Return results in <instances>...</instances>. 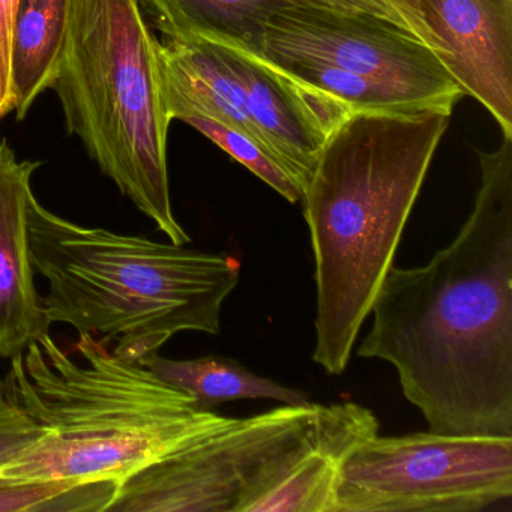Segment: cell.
<instances>
[{"label":"cell","instance_id":"cell-11","mask_svg":"<svg viewBox=\"0 0 512 512\" xmlns=\"http://www.w3.org/2000/svg\"><path fill=\"white\" fill-rule=\"evenodd\" d=\"M379 434V421L355 403L319 404L304 439L284 455L245 512H337V485L350 452Z\"/></svg>","mask_w":512,"mask_h":512},{"label":"cell","instance_id":"cell-6","mask_svg":"<svg viewBox=\"0 0 512 512\" xmlns=\"http://www.w3.org/2000/svg\"><path fill=\"white\" fill-rule=\"evenodd\" d=\"M512 496V436L379 434L341 467L337 512H476Z\"/></svg>","mask_w":512,"mask_h":512},{"label":"cell","instance_id":"cell-7","mask_svg":"<svg viewBox=\"0 0 512 512\" xmlns=\"http://www.w3.org/2000/svg\"><path fill=\"white\" fill-rule=\"evenodd\" d=\"M319 404L229 418L128 476L107 511L245 512L284 455L313 427Z\"/></svg>","mask_w":512,"mask_h":512},{"label":"cell","instance_id":"cell-12","mask_svg":"<svg viewBox=\"0 0 512 512\" xmlns=\"http://www.w3.org/2000/svg\"><path fill=\"white\" fill-rule=\"evenodd\" d=\"M35 161H19L7 140L0 142V361L22 355L49 334L29 241V202Z\"/></svg>","mask_w":512,"mask_h":512},{"label":"cell","instance_id":"cell-10","mask_svg":"<svg viewBox=\"0 0 512 512\" xmlns=\"http://www.w3.org/2000/svg\"><path fill=\"white\" fill-rule=\"evenodd\" d=\"M203 40L217 47L241 83L266 145L304 193L323 143L353 113L245 47L218 38Z\"/></svg>","mask_w":512,"mask_h":512},{"label":"cell","instance_id":"cell-15","mask_svg":"<svg viewBox=\"0 0 512 512\" xmlns=\"http://www.w3.org/2000/svg\"><path fill=\"white\" fill-rule=\"evenodd\" d=\"M143 365L164 382L187 392L203 409L212 410L218 404L242 398H268L290 406L310 403L302 392L257 376L244 365L224 356L178 361L155 353Z\"/></svg>","mask_w":512,"mask_h":512},{"label":"cell","instance_id":"cell-5","mask_svg":"<svg viewBox=\"0 0 512 512\" xmlns=\"http://www.w3.org/2000/svg\"><path fill=\"white\" fill-rule=\"evenodd\" d=\"M158 38L139 0H71L52 89L68 133L172 244L191 241L173 214Z\"/></svg>","mask_w":512,"mask_h":512},{"label":"cell","instance_id":"cell-14","mask_svg":"<svg viewBox=\"0 0 512 512\" xmlns=\"http://www.w3.org/2000/svg\"><path fill=\"white\" fill-rule=\"evenodd\" d=\"M163 38H218L248 50L266 23L292 0H139Z\"/></svg>","mask_w":512,"mask_h":512},{"label":"cell","instance_id":"cell-3","mask_svg":"<svg viewBox=\"0 0 512 512\" xmlns=\"http://www.w3.org/2000/svg\"><path fill=\"white\" fill-rule=\"evenodd\" d=\"M74 349L82 362L49 332L10 359L5 385L43 436L0 475L119 485L226 421L92 335L79 334Z\"/></svg>","mask_w":512,"mask_h":512},{"label":"cell","instance_id":"cell-8","mask_svg":"<svg viewBox=\"0 0 512 512\" xmlns=\"http://www.w3.org/2000/svg\"><path fill=\"white\" fill-rule=\"evenodd\" d=\"M251 52L272 62L328 65L389 83L448 115L466 97L430 49L406 29L308 0H292L277 11Z\"/></svg>","mask_w":512,"mask_h":512},{"label":"cell","instance_id":"cell-17","mask_svg":"<svg viewBox=\"0 0 512 512\" xmlns=\"http://www.w3.org/2000/svg\"><path fill=\"white\" fill-rule=\"evenodd\" d=\"M182 122L199 131L203 136L220 146L224 152L235 158L251 173L262 179L272 190L290 203L302 200V190L283 166L262 148L256 140L236 128L229 127L223 122L215 121L208 116H187Z\"/></svg>","mask_w":512,"mask_h":512},{"label":"cell","instance_id":"cell-13","mask_svg":"<svg viewBox=\"0 0 512 512\" xmlns=\"http://www.w3.org/2000/svg\"><path fill=\"white\" fill-rule=\"evenodd\" d=\"M71 0H19L11 37V88L22 121L58 76Z\"/></svg>","mask_w":512,"mask_h":512},{"label":"cell","instance_id":"cell-9","mask_svg":"<svg viewBox=\"0 0 512 512\" xmlns=\"http://www.w3.org/2000/svg\"><path fill=\"white\" fill-rule=\"evenodd\" d=\"M466 97L512 139V0H388Z\"/></svg>","mask_w":512,"mask_h":512},{"label":"cell","instance_id":"cell-20","mask_svg":"<svg viewBox=\"0 0 512 512\" xmlns=\"http://www.w3.org/2000/svg\"><path fill=\"white\" fill-rule=\"evenodd\" d=\"M19 0H0V119L14 112L11 88V37Z\"/></svg>","mask_w":512,"mask_h":512},{"label":"cell","instance_id":"cell-4","mask_svg":"<svg viewBox=\"0 0 512 512\" xmlns=\"http://www.w3.org/2000/svg\"><path fill=\"white\" fill-rule=\"evenodd\" d=\"M28 218L50 323L116 341L113 355L140 365L179 332H220L224 301L241 275L236 257L80 226L35 196Z\"/></svg>","mask_w":512,"mask_h":512},{"label":"cell","instance_id":"cell-2","mask_svg":"<svg viewBox=\"0 0 512 512\" xmlns=\"http://www.w3.org/2000/svg\"><path fill=\"white\" fill-rule=\"evenodd\" d=\"M451 115L353 113L323 143L302 205L316 280L313 361L346 371Z\"/></svg>","mask_w":512,"mask_h":512},{"label":"cell","instance_id":"cell-1","mask_svg":"<svg viewBox=\"0 0 512 512\" xmlns=\"http://www.w3.org/2000/svg\"><path fill=\"white\" fill-rule=\"evenodd\" d=\"M478 157L466 223L425 265L389 269L358 356L397 370L428 430L512 436V139Z\"/></svg>","mask_w":512,"mask_h":512},{"label":"cell","instance_id":"cell-19","mask_svg":"<svg viewBox=\"0 0 512 512\" xmlns=\"http://www.w3.org/2000/svg\"><path fill=\"white\" fill-rule=\"evenodd\" d=\"M79 482L31 481L0 475V512H50L56 497Z\"/></svg>","mask_w":512,"mask_h":512},{"label":"cell","instance_id":"cell-18","mask_svg":"<svg viewBox=\"0 0 512 512\" xmlns=\"http://www.w3.org/2000/svg\"><path fill=\"white\" fill-rule=\"evenodd\" d=\"M43 436V428L14 400L5 380L0 379V467Z\"/></svg>","mask_w":512,"mask_h":512},{"label":"cell","instance_id":"cell-21","mask_svg":"<svg viewBox=\"0 0 512 512\" xmlns=\"http://www.w3.org/2000/svg\"><path fill=\"white\" fill-rule=\"evenodd\" d=\"M314 4L325 5V7L335 8V10L353 11V13H365L370 16L379 17L386 22L394 23L400 28L409 29L404 25L397 11L392 8L388 0H308Z\"/></svg>","mask_w":512,"mask_h":512},{"label":"cell","instance_id":"cell-16","mask_svg":"<svg viewBox=\"0 0 512 512\" xmlns=\"http://www.w3.org/2000/svg\"><path fill=\"white\" fill-rule=\"evenodd\" d=\"M272 64L277 65L293 79L344 104L352 113L431 110L406 89L379 82L370 77L347 73L328 65L311 64V62H272Z\"/></svg>","mask_w":512,"mask_h":512}]
</instances>
